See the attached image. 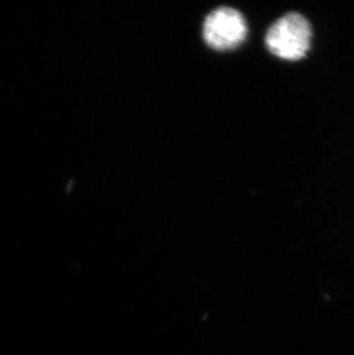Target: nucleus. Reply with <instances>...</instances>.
Wrapping results in <instances>:
<instances>
[{
    "label": "nucleus",
    "mask_w": 354,
    "mask_h": 355,
    "mask_svg": "<svg viewBox=\"0 0 354 355\" xmlns=\"http://www.w3.org/2000/svg\"><path fill=\"white\" fill-rule=\"evenodd\" d=\"M311 40V24L307 19L301 14L287 13L268 29L266 46L276 57L296 61L306 55Z\"/></svg>",
    "instance_id": "nucleus-1"
},
{
    "label": "nucleus",
    "mask_w": 354,
    "mask_h": 355,
    "mask_svg": "<svg viewBox=\"0 0 354 355\" xmlns=\"http://www.w3.org/2000/svg\"><path fill=\"white\" fill-rule=\"evenodd\" d=\"M248 36V24L238 10L221 7L205 20L204 38L215 50H231L239 46Z\"/></svg>",
    "instance_id": "nucleus-2"
}]
</instances>
